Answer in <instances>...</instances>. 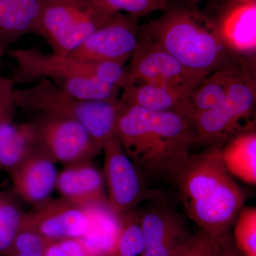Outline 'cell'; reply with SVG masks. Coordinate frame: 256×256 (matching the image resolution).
<instances>
[{"label":"cell","instance_id":"6da1fadb","mask_svg":"<svg viewBox=\"0 0 256 256\" xmlns=\"http://www.w3.org/2000/svg\"><path fill=\"white\" fill-rule=\"evenodd\" d=\"M114 134L144 178L170 182L196 144L191 120L186 114L121 102Z\"/></svg>","mask_w":256,"mask_h":256},{"label":"cell","instance_id":"7a4b0ae2","mask_svg":"<svg viewBox=\"0 0 256 256\" xmlns=\"http://www.w3.org/2000/svg\"><path fill=\"white\" fill-rule=\"evenodd\" d=\"M222 144L191 154L172 181L185 214L214 240L232 234L248 198L247 191L224 166Z\"/></svg>","mask_w":256,"mask_h":256},{"label":"cell","instance_id":"3957f363","mask_svg":"<svg viewBox=\"0 0 256 256\" xmlns=\"http://www.w3.org/2000/svg\"><path fill=\"white\" fill-rule=\"evenodd\" d=\"M144 36L194 72L208 75L234 60L200 6L170 4L140 26Z\"/></svg>","mask_w":256,"mask_h":256},{"label":"cell","instance_id":"277c9868","mask_svg":"<svg viewBox=\"0 0 256 256\" xmlns=\"http://www.w3.org/2000/svg\"><path fill=\"white\" fill-rule=\"evenodd\" d=\"M14 84H31L45 78L69 95L84 100L118 101L121 88L106 84L108 64L86 62L68 56L44 54L38 48L14 50Z\"/></svg>","mask_w":256,"mask_h":256},{"label":"cell","instance_id":"5b68a950","mask_svg":"<svg viewBox=\"0 0 256 256\" xmlns=\"http://www.w3.org/2000/svg\"><path fill=\"white\" fill-rule=\"evenodd\" d=\"M16 108L38 114H56L73 119L82 124L101 148L114 136L118 114V101L84 100L69 95L47 79L15 88Z\"/></svg>","mask_w":256,"mask_h":256},{"label":"cell","instance_id":"8992f818","mask_svg":"<svg viewBox=\"0 0 256 256\" xmlns=\"http://www.w3.org/2000/svg\"><path fill=\"white\" fill-rule=\"evenodd\" d=\"M256 99V60H242L223 102L191 119L196 143L207 146L255 129L249 122Z\"/></svg>","mask_w":256,"mask_h":256},{"label":"cell","instance_id":"52a82bcc","mask_svg":"<svg viewBox=\"0 0 256 256\" xmlns=\"http://www.w3.org/2000/svg\"><path fill=\"white\" fill-rule=\"evenodd\" d=\"M116 14L92 0L80 4L47 2L36 33L44 38L54 54L68 56Z\"/></svg>","mask_w":256,"mask_h":256},{"label":"cell","instance_id":"ba28073f","mask_svg":"<svg viewBox=\"0 0 256 256\" xmlns=\"http://www.w3.org/2000/svg\"><path fill=\"white\" fill-rule=\"evenodd\" d=\"M102 151V174L108 190V204L116 214L124 216L138 208L143 202L162 196L146 188L144 176L114 134L104 143Z\"/></svg>","mask_w":256,"mask_h":256},{"label":"cell","instance_id":"9c48e42d","mask_svg":"<svg viewBox=\"0 0 256 256\" xmlns=\"http://www.w3.org/2000/svg\"><path fill=\"white\" fill-rule=\"evenodd\" d=\"M200 9L232 56L256 60V0H206Z\"/></svg>","mask_w":256,"mask_h":256},{"label":"cell","instance_id":"30bf717a","mask_svg":"<svg viewBox=\"0 0 256 256\" xmlns=\"http://www.w3.org/2000/svg\"><path fill=\"white\" fill-rule=\"evenodd\" d=\"M33 124L38 146L55 163L69 166L92 161L102 150L86 128L73 119L40 114Z\"/></svg>","mask_w":256,"mask_h":256},{"label":"cell","instance_id":"8fae6325","mask_svg":"<svg viewBox=\"0 0 256 256\" xmlns=\"http://www.w3.org/2000/svg\"><path fill=\"white\" fill-rule=\"evenodd\" d=\"M142 230L143 252L141 256H176L188 246L195 234L184 217L162 196L151 200V204L138 208Z\"/></svg>","mask_w":256,"mask_h":256},{"label":"cell","instance_id":"7c38bea8","mask_svg":"<svg viewBox=\"0 0 256 256\" xmlns=\"http://www.w3.org/2000/svg\"><path fill=\"white\" fill-rule=\"evenodd\" d=\"M138 18L117 13L68 56L86 62H114L124 65L140 42Z\"/></svg>","mask_w":256,"mask_h":256},{"label":"cell","instance_id":"4fadbf2b","mask_svg":"<svg viewBox=\"0 0 256 256\" xmlns=\"http://www.w3.org/2000/svg\"><path fill=\"white\" fill-rule=\"evenodd\" d=\"M141 34L140 42L130 60L126 84L129 82L169 84L194 90L206 76L186 68L142 32Z\"/></svg>","mask_w":256,"mask_h":256},{"label":"cell","instance_id":"5bb4252c","mask_svg":"<svg viewBox=\"0 0 256 256\" xmlns=\"http://www.w3.org/2000/svg\"><path fill=\"white\" fill-rule=\"evenodd\" d=\"M88 215L85 208L63 198L48 200L34 210L24 213L22 228L31 229L48 242L80 238L86 232Z\"/></svg>","mask_w":256,"mask_h":256},{"label":"cell","instance_id":"9a60e30c","mask_svg":"<svg viewBox=\"0 0 256 256\" xmlns=\"http://www.w3.org/2000/svg\"><path fill=\"white\" fill-rule=\"evenodd\" d=\"M10 175L14 193L36 207L50 200L58 172L54 162L38 146Z\"/></svg>","mask_w":256,"mask_h":256},{"label":"cell","instance_id":"2e32d148","mask_svg":"<svg viewBox=\"0 0 256 256\" xmlns=\"http://www.w3.org/2000/svg\"><path fill=\"white\" fill-rule=\"evenodd\" d=\"M105 186L102 172L88 161L66 166L58 173L56 188L64 200L86 208L107 202Z\"/></svg>","mask_w":256,"mask_h":256},{"label":"cell","instance_id":"e0dca14e","mask_svg":"<svg viewBox=\"0 0 256 256\" xmlns=\"http://www.w3.org/2000/svg\"><path fill=\"white\" fill-rule=\"evenodd\" d=\"M121 90L120 101L122 104L150 110L180 112L190 118V100L193 89L169 84L129 82Z\"/></svg>","mask_w":256,"mask_h":256},{"label":"cell","instance_id":"ac0fdd59","mask_svg":"<svg viewBox=\"0 0 256 256\" xmlns=\"http://www.w3.org/2000/svg\"><path fill=\"white\" fill-rule=\"evenodd\" d=\"M45 0H0V56L24 35L36 33Z\"/></svg>","mask_w":256,"mask_h":256},{"label":"cell","instance_id":"d6986e66","mask_svg":"<svg viewBox=\"0 0 256 256\" xmlns=\"http://www.w3.org/2000/svg\"><path fill=\"white\" fill-rule=\"evenodd\" d=\"M84 208L88 223L86 232L79 239L89 256H107L117 244L124 216L116 214L107 202Z\"/></svg>","mask_w":256,"mask_h":256},{"label":"cell","instance_id":"ffe728a7","mask_svg":"<svg viewBox=\"0 0 256 256\" xmlns=\"http://www.w3.org/2000/svg\"><path fill=\"white\" fill-rule=\"evenodd\" d=\"M33 122L0 121V170L11 174L38 148Z\"/></svg>","mask_w":256,"mask_h":256},{"label":"cell","instance_id":"44dd1931","mask_svg":"<svg viewBox=\"0 0 256 256\" xmlns=\"http://www.w3.org/2000/svg\"><path fill=\"white\" fill-rule=\"evenodd\" d=\"M224 166L234 178L248 184H256V129L240 133L220 144Z\"/></svg>","mask_w":256,"mask_h":256},{"label":"cell","instance_id":"7402d4cb","mask_svg":"<svg viewBox=\"0 0 256 256\" xmlns=\"http://www.w3.org/2000/svg\"><path fill=\"white\" fill-rule=\"evenodd\" d=\"M242 58H234L208 74L192 90L190 118L200 112L214 108L225 99Z\"/></svg>","mask_w":256,"mask_h":256},{"label":"cell","instance_id":"603a6c76","mask_svg":"<svg viewBox=\"0 0 256 256\" xmlns=\"http://www.w3.org/2000/svg\"><path fill=\"white\" fill-rule=\"evenodd\" d=\"M143 247L142 230L137 208L122 217L117 244L107 256H141Z\"/></svg>","mask_w":256,"mask_h":256},{"label":"cell","instance_id":"cb8c5ba5","mask_svg":"<svg viewBox=\"0 0 256 256\" xmlns=\"http://www.w3.org/2000/svg\"><path fill=\"white\" fill-rule=\"evenodd\" d=\"M24 216V213L16 202L0 196V255L6 256L10 252L22 226Z\"/></svg>","mask_w":256,"mask_h":256},{"label":"cell","instance_id":"d4e9b609","mask_svg":"<svg viewBox=\"0 0 256 256\" xmlns=\"http://www.w3.org/2000/svg\"><path fill=\"white\" fill-rule=\"evenodd\" d=\"M232 238L242 256H256V208L242 207L233 224Z\"/></svg>","mask_w":256,"mask_h":256},{"label":"cell","instance_id":"484cf974","mask_svg":"<svg viewBox=\"0 0 256 256\" xmlns=\"http://www.w3.org/2000/svg\"><path fill=\"white\" fill-rule=\"evenodd\" d=\"M94 4L112 14L124 13L138 18L156 12H163L169 6V0H92Z\"/></svg>","mask_w":256,"mask_h":256},{"label":"cell","instance_id":"4316f807","mask_svg":"<svg viewBox=\"0 0 256 256\" xmlns=\"http://www.w3.org/2000/svg\"><path fill=\"white\" fill-rule=\"evenodd\" d=\"M47 242L34 230L21 228L6 256H44Z\"/></svg>","mask_w":256,"mask_h":256},{"label":"cell","instance_id":"83f0119b","mask_svg":"<svg viewBox=\"0 0 256 256\" xmlns=\"http://www.w3.org/2000/svg\"><path fill=\"white\" fill-rule=\"evenodd\" d=\"M44 256H89L79 238L50 240L45 247Z\"/></svg>","mask_w":256,"mask_h":256},{"label":"cell","instance_id":"f1b7e54d","mask_svg":"<svg viewBox=\"0 0 256 256\" xmlns=\"http://www.w3.org/2000/svg\"><path fill=\"white\" fill-rule=\"evenodd\" d=\"M12 79L0 76V121L12 120L16 106Z\"/></svg>","mask_w":256,"mask_h":256},{"label":"cell","instance_id":"f546056e","mask_svg":"<svg viewBox=\"0 0 256 256\" xmlns=\"http://www.w3.org/2000/svg\"><path fill=\"white\" fill-rule=\"evenodd\" d=\"M214 247V240L198 230L186 248L176 256H210Z\"/></svg>","mask_w":256,"mask_h":256},{"label":"cell","instance_id":"4dcf8cb0","mask_svg":"<svg viewBox=\"0 0 256 256\" xmlns=\"http://www.w3.org/2000/svg\"><path fill=\"white\" fill-rule=\"evenodd\" d=\"M232 234L214 240V247L210 256H242L234 245Z\"/></svg>","mask_w":256,"mask_h":256},{"label":"cell","instance_id":"1f68e13d","mask_svg":"<svg viewBox=\"0 0 256 256\" xmlns=\"http://www.w3.org/2000/svg\"><path fill=\"white\" fill-rule=\"evenodd\" d=\"M202 0H169L170 4L184 5L197 8Z\"/></svg>","mask_w":256,"mask_h":256},{"label":"cell","instance_id":"d6a6232c","mask_svg":"<svg viewBox=\"0 0 256 256\" xmlns=\"http://www.w3.org/2000/svg\"><path fill=\"white\" fill-rule=\"evenodd\" d=\"M89 0H45L47 2H64L74 3V4H80V3L86 2Z\"/></svg>","mask_w":256,"mask_h":256}]
</instances>
